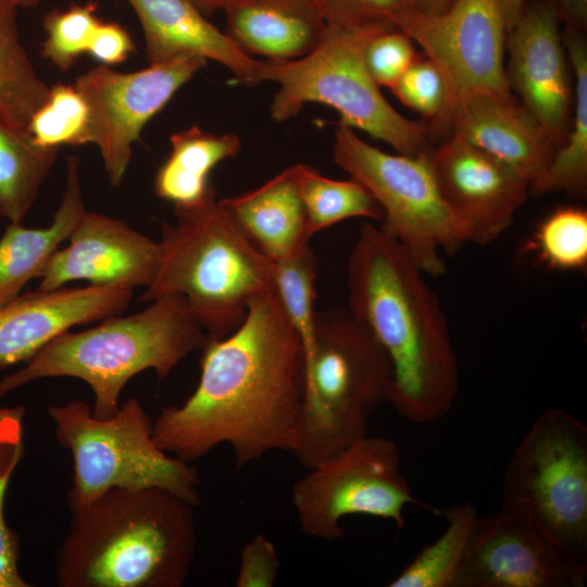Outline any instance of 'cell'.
<instances>
[{
  "instance_id": "obj_1",
  "label": "cell",
  "mask_w": 587,
  "mask_h": 587,
  "mask_svg": "<svg viewBox=\"0 0 587 587\" xmlns=\"http://www.w3.org/2000/svg\"><path fill=\"white\" fill-rule=\"evenodd\" d=\"M197 388L153 421L157 445L192 462L229 446L240 470L283 450L291 452L304 395L300 338L275 290L253 297L232 333L208 338Z\"/></svg>"
},
{
  "instance_id": "obj_2",
  "label": "cell",
  "mask_w": 587,
  "mask_h": 587,
  "mask_svg": "<svg viewBox=\"0 0 587 587\" xmlns=\"http://www.w3.org/2000/svg\"><path fill=\"white\" fill-rule=\"evenodd\" d=\"M424 276L380 226L361 227L347 265V309L387 357V403L417 424L444 417L459 392L448 322Z\"/></svg>"
},
{
  "instance_id": "obj_3",
  "label": "cell",
  "mask_w": 587,
  "mask_h": 587,
  "mask_svg": "<svg viewBox=\"0 0 587 587\" xmlns=\"http://www.w3.org/2000/svg\"><path fill=\"white\" fill-rule=\"evenodd\" d=\"M193 505L158 487L114 488L72 513L60 587H182L197 551Z\"/></svg>"
},
{
  "instance_id": "obj_4",
  "label": "cell",
  "mask_w": 587,
  "mask_h": 587,
  "mask_svg": "<svg viewBox=\"0 0 587 587\" xmlns=\"http://www.w3.org/2000/svg\"><path fill=\"white\" fill-rule=\"evenodd\" d=\"M208 338L183 296H163L136 314L112 315L89 329L58 335L0 379V397L36 379L75 377L95 395L92 414L109 417L132 377L153 370L160 380L166 378Z\"/></svg>"
},
{
  "instance_id": "obj_5",
  "label": "cell",
  "mask_w": 587,
  "mask_h": 587,
  "mask_svg": "<svg viewBox=\"0 0 587 587\" xmlns=\"http://www.w3.org/2000/svg\"><path fill=\"white\" fill-rule=\"evenodd\" d=\"M162 224L161 259L139 300L185 298L209 338H220L243 321L250 300L275 290V264L240 230L215 191L202 203L175 209Z\"/></svg>"
},
{
  "instance_id": "obj_6",
  "label": "cell",
  "mask_w": 587,
  "mask_h": 587,
  "mask_svg": "<svg viewBox=\"0 0 587 587\" xmlns=\"http://www.w3.org/2000/svg\"><path fill=\"white\" fill-rule=\"evenodd\" d=\"M389 382L386 354L348 309L316 313L290 453L309 470L366 435L371 414L387 402Z\"/></svg>"
},
{
  "instance_id": "obj_7",
  "label": "cell",
  "mask_w": 587,
  "mask_h": 587,
  "mask_svg": "<svg viewBox=\"0 0 587 587\" xmlns=\"http://www.w3.org/2000/svg\"><path fill=\"white\" fill-rule=\"evenodd\" d=\"M389 25H327L320 43L307 55L290 61L265 60L263 82L278 90L270 105L276 122L298 115L310 102L336 110L338 125L360 129L389 145L397 153L417 155L425 151L428 128L412 121L386 100L364 60L367 42Z\"/></svg>"
},
{
  "instance_id": "obj_8",
  "label": "cell",
  "mask_w": 587,
  "mask_h": 587,
  "mask_svg": "<svg viewBox=\"0 0 587 587\" xmlns=\"http://www.w3.org/2000/svg\"><path fill=\"white\" fill-rule=\"evenodd\" d=\"M48 414L55 438L73 459L67 503L80 511L110 489H166L193 507L200 502L198 471L162 450L154 441L153 421L136 398L109 417H98L82 400L52 405Z\"/></svg>"
},
{
  "instance_id": "obj_9",
  "label": "cell",
  "mask_w": 587,
  "mask_h": 587,
  "mask_svg": "<svg viewBox=\"0 0 587 587\" xmlns=\"http://www.w3.org/2000/svg\"><path fill=\"white\" fill-rule=\"evenodd\" d=\"M501 504L587 566V426L560 408L537 416L508 462Z\"/></svg>"
},
{
  "instance_id": "obj_10",
  "label": "cell",
  "mask_w": 587,
  "mask_h": 587,
  "mask_svg": "<svg viewBox=\"0 0 587 587\" xmlns=\"http://www.w3.org/2000/svg\"><path fill=\"white\" fill-rule=\"evenodd\" d=\"M333 157L377 200L384 213L380 227L416 266L428 276L445 274L441 253L459 249L466 238L444 199L428 151L417 155L387 153L362 140L353 129L338 125Z\"/></svg>"
},
{
  "instance_id": "obj_11",
  "label": "cell",
  "mask_w": 587,
  "mask_h": 587,
  "mask_svg": "<svg viewBox=\"0 0 587 587\" xmlns=\"http://www.w3.org/2000/svg\"><path fill=\"white\" fill-rule=\"evenodd\" d=\"M291 503L303 535L336 541L347 516L377 517L402 529L405 507L420 502L402 474L397 442L366 434L298 478Z\"/></svg>"
},
{
  "instance_id": "obj_12",
  "label": "cell",
  "mask_w": 587,
  "mask_h": 587,
  "mask_svg": "<svg viewBox=\"0 0 587 587\" xmlns=\"http://www.w3.org/2000/svg\"><path fill=\"white\" fill-rule=\"evenodd\" d=\"M398 29L416 42L441 73L447 109L472 93L514 99L505 74L508 29L496 0H454L438 14L411 9Z\"/></svg>"
},
{
  "instance_id": "obj_13",
  "label": "cell",
  "mask_w": 587,
  "mask_h": 587,
  "mask_svg": "<svg viewBox=\"0 0 587 587\" xmlns=\"http://www.w3.org/2000/svg\"><path fill=\"white\" fill-rule=\"evenodd\" d=\"M207 60L186 55L129 73L96 66L76 78L89 111L88 143L96 145L112 186L123 180L133 143L158 114L204 65Z\"/></svg>"
},
{
  "instance_id": "obj_14",
  "label": "cell",
  "mask_w": 587,
  "mask_h": 587,
  "mask_svg": "<svg viewBox=\"0 0 587 587\" xmlns=\"http://www.w3.org/2000/svg\"><path fill=\"white\" fill-rule=\"evenodd\" d=\"M586 578L587 566L501 504L498 513L478 517L453 587H583Z\"/></svg>"
},
{
  "instance_id": "obj_15",
  "label": "cell",
  "mask_w": 587,
  "mask_h": 587,
  "mask_svg": "<svg viewBox=\"0 0 587 587\" xmlns=\"http://www.w3.org/2000/svg\"><path fill=\"white\" fill-rule=\"evenodd\" d=\"M560 24L550 0H535L525 4L505 42L509 88L520 96L555 149L566 137L573 109L570 62Z\"/></svg>"
},
{
  "instance_id": "obj_16",
  "label": "cell",
  "mask_w": 587,
  "mask_h": 587,
  "mask_svg": "<svg viewBox=\"0 0 587 587\" xmlns=\"http://www.w3.org/2000/svg\"><path fill=\"white\" fill-rule=\"evenodd\" d=\"M428 155L466 242L486 246L499 238L530 193L529 184L511 166L455 137H447Z\"/></svg>"
},
{
  "instance_id": "obj_17",
  "label": "cell",
  "mask_w": 587,
  "mask_h": 587,
  "mask_svg": "<svg viewBox=\"0 0 587 587\" xmlns=\"http://www.w3.org/2000/svg\"><path fill=\"white\" fill-rule=\"evenodd\" d=\"M49 262L37 290L62 288L73 280L134 289L148 287L161 259V245L125 222L86 212Z\"/></svg>"
},
{
  "instance_id": "obj_18",
  "label": "cell",
  "mask_w": 587,
  "mask_h": 587,
  "mask_svg": "<svg viewBox=\"0 0 587 587\" xmlns=\"http://www.w3.org/2000/svg\"><path fill=\"white\" fill-rule=\"evenodd\" d=\"M132 298L130 288L96 285L20 295L0 307V369L26 362L76 325L122 313Z\"/></svg>"
},
{
  "instance_id": "obj_19",
  "label": "cell",
  "mask_w": 587,
  "mask_h": 587,
  "mask_svg": "<svg viewBox=\"0 0 587 587\" xmlns=\"http://www.w3.org/2000/svg\"><path fill=\"white\" fill-rule=\"evenodd\" d=\"M501 160L529 187L537 182L555 151L545 129L514 99L472 93L455 100L433 126Z\"/></svg>"
},
{
  "instance_id": "obj_20",
  "label": "cell",
  "mask_w": 587,
  "mask_h": 587,
  "mask_svg": "<svg viewBox=\"0 0 587 587\" xmlns=\"http://www.w3.org/2000/svg\"><path fill=\"white\" fill-rule=\"evenodd\" d=\"M138 16L149 64L192 55L229 70L240 84L263 82L264 60L246 53L188 0H127Z\"/></svg>"
},
{
  "instance_id": "obj_21",
  "label": "cell",
  "mask_w": 587,
  "mask_h": 587,
  "mask_svg": "<svg viewBox=\"0 0 587 587\" xmlns=\"http://www.w3.org/2000/svg\"><path fill=\"white\" fill-rule=\"evenodd\" d=\"M246 237L277 262L309 247L311 234L298 182V164L257 189L220 200Z\"/></svg>"
},
{
  "instance_id": "obj_22",
  "label": "cell",
  "mask_w": 587,
  "mask_h": 587,
  "mask_svg": "<svg viewBox=\"0 0 587 587\" xmlns=\"http://www.w3.org/2000/svg\"><path fill=\"white\" fill-rule=\"evenodd\" d=\"M225 14V33L239 48L273 61L307 55L326 28L314 0H251Z\"/></svg>"
},
{
  "instance_id": "obj_23",
  "label": "cell",
  "mask_w": 587,
  "mask_h": 587,
  "mask_svg": "<svg viewBox=\"0 0 587 587\" xmlns=\"http://www.w3.org/2000/svg\"><path fill=\"white\" fill-rule=\"evenodd\" d=\"M78 170V158L68 157L64 192L49 226L27 228L21 222L7 226L0 238V307L18 297L29 280L42 276L59 246L87 212Z\"/></svg>"
},
{
  "instance_id": "obj_24",
  "label": "cell",
  "mask_w": 587,
  "mask_h": 587,
  "mask_svg": "<svg viewBox=\"0 0 587 587\" xmlns=\"http://www.w3.org/2000/svg\"><path fill=\"white\" fill-rule=\"evenodd\" d=\"M170 141L171 152L159 167L153 187L175 209L196 207L214 192L210 173L241 148L237 135L209 133L198 126L172 134Z\"/></svg>"
},
{
  "instance_id": "obj_25",
  "label": "cell",
  "mask_w": 587,
  "mask_h": 587,
  "mask_svg": "<svg viewBox=\"0 0 587 587\" xmlns=\"http://www.w3.org/2000/svg\"><path fill=\"white\" fill-rule=\"evenodd\" d=\"M584 30L565 27L562 40L573 70L572 118L563 143L542 176L529 187L539 196L566 191L583 196L587 188V46Z\"/></svg>"
},
{
  "instance_id": "obj_26",
  "label": "cell",
  "mask_w": 587,
  "mask_h": 587,
  "mask_svg": "<svg viewBox=\"0 0 587 587\" xmlns=\"http://www.w3.org/2000/svg\"><path fill=\"white\" fill-rule=\"evenodd\" d=\"M59 153L0 118V215L22 222Z\"/></svg>"
},
{
  "instance_id": "obj_27",
  "label": "cell",
  "mask_w": 587,
  "mask_h": 587,
  "mask_svg": "<svg viewBox=\"0 0 587 587\" xmlns=\"http://www.w3.org/2000/svg\"><path fill=\"white\" fill-rule=\"evenodd\" d=\"M17 7L0 0V118L27 132L50 87L38 76L20 41Z\"/></svg>"
},
{
  "instance_id": "obj_28",
  "label": "cell",
  "mask_w": 587,
  "mask_h": 587,
  "mask_svg": "<svg viewBox=\"0 0 587 587\" xmlns=\"http://www.w3.org/2000/svg\"><path fill=\"white\" fill-rule=\"evenodd\" d=\"M447 527L392 579L389 587H453L478 520L472 502L445 511Z\"/></svg>"
},
{
  "instance_id": "obj_29",
  "label": "cell",
  "mask_w": 587,
  "mask_h": 587,
  "mask_svg": "<svg viewBox=\"0 0 587 587\" xmlns=\"http://www.w3.org/2000/svg\"><path fill=\"white\" fill-rule=\"evenodd\" d=\"M298 182L311 236L344 220L366 217L383 222L384 213L373 195L350 177L338 180L298 164Z\"/></svg>"
},
{
  "instance_id": "obj_30",
  "label": "cell",
  "mask_w": 587,
  "mask_h": 587,
  "mask_svg": "<svg viewBox=\"0 0 587 587\" xmlns=\"http://www.w3.org/2000/svg\"><path fill=\"white\" fill-rule=\"evenodd\" d=\"M89 111L74 85L50 87L45 102L34 112L27 132L45 148L88 143Z\"/></svg>"
},
{
  "instance_id": "obj_31",
  "label": "cell",
  "mask_w": 587,
  "mask_h": 587,
  "mask_svg": "<svg viewBox=\"0 0 587 587\" xmlns=\"http://www.w3.org/2000/svg\"><path fill=\"white\" fill-rule=\"evenodd\" d=\"M24 407L0 408V587L30 586L18 571V538L4 516L9 482L24 453Z\"/></svg>"
},
{
  "instance_id": "obj_32",
  "label": "cell",
  "mask_w": 587,
  "mask_h": 587,
  "mask_svg": "<svg viewBox=\"0 0 587 587\" xmlns=\"http://www.w3.org/2000/svg\"><path fill=\"white\" fill-rule=\"evenodd\" d=\"M530 245L540 262L549 268H584L587 264L586 210L576 207L557 209L538 225Z\"/></svg>"
},
{
  "instance_id": "obj_33",
  "label": "cell",
  "mask_w": 587,
  "mask_h": 587,
  "mask_svg": "<svg viewBox=\"0 0 587 587\" xmlns=\"http://www.w3.org/2000/svg\"><path fill=\"white\" fill-rule=\"evenodd\" d=\"M92 2L73 3L67 9H53L45 15L46 38L41 54L62 71L70 70L83 53H87L93 34L102 20Z\"/></svg>"
},
{
  "instance_id": "obj_34",
  "label": "cell",
  "mask_w": 587,
  "mask_h": 587,
  "mask_svg": "<svg viewBox=\"0 0 587 587\" xmlns=\"http://www.w3.org/2000/svg\"><path fill=\"white\" fill-rule=\"evenodd\" d=\"M402 104L430 121L434 126L448 107L445 79L425 55L419 57L390 88Z\"/></svg>"
},
{
  "instance_id": "obj_35",
  "label": "cell",
  "mask_w": 587,
  "mask_h": 587,
  "mask_svg": "<svg viewBox=\"0 0 587 587\" xmlns=\"http://www.w3.org/2000/svg\"><path fill=\"white\" fill-rule=\"evenodd\" d=\"M417 58L413 40L402 30L390 28L375 35L366 45L364 60L379 87L391 88Z\"/></svg>"
},
{
  "instance_id": "obj_36",
  "label": "cell",
  "mask_w": 587,
  "mask_h": 587,
  "mask_svg": "<svg viewBox=\"0 0 587 587\" xmlns=\"http://www.w3.org/2000/svg\"><path fill=\"white\" fill-rule=\"evenodd\" d=\"M327 25H389L398 28L408 0H314Z\"/></svg>"
},
{
  "instance_id": "obj_37",
  "label": "cell",
  "mask_w": 587,
  "mask_h": 587,
  "mask_svg": "<svg viewBox=\"0 0 587 587\" xmlns=\"http://www.w3.org/2000/svg\"><path fill=\"white\" fill-rule=\"evenodd\" d=\"M280 569V559L274 542L262 534L247 541L239 555L236 587H272Z\"/></svg>"
},
{
  "instance_id": "obj_38",
  "label": "cell",
  "mask_w": 587,
  "mask_h": 587,
  "mask_svg": "<svg viewBox=\"0 0 587 587\" xmlns=\"http://www.w3.org/2000/svg\"><path fill=\"white\" fill-rule=\"evenodd\" d=\"M134 51L135 45L127 29L118 23L101 21L87 53L109 66L124 62Z\"/></svg>"
},
{
  "instance_id": "obj_39",
  "label": "cell",
  "mask_w": 587,
  "mask_h": 587,
  "mask_svg": "<svg viewBox=\"0 0 587 587\" xmlns=\"http://www.w3.org/2000/svg\"><path fill=\"white\" fill-rule=\"evenodd\" d=\"M565 27L585 30L587 26V0H550Z\"/></svg>"
},
{
  "instance_id": "obj_40",
  "label": "cell",
  "mask_w": 587,
  "mask_h": 587,
  "mask_svg": "<svg viewBox=\"0 0 587 587\" xmlns=\"http://www.w3.org/2000/svg\"><path fill=\"white\" fill-rule=\"evenodd\" d=\"M205 16L218 11L226 12L230 8L242 4L251 0H188Z\"/></svg>"
},
{
  "instance_id": "obj_41",
  "label": "cell",
  "mask_w": 587,
  "mask_h": 587,
  "mask_svg": "<svg viewBox=\"0 0 587 587\" xmlns=\"http://www.w3.org/2000/svg\"><path fill=\"white\" fill-rule=\"evenodd\" d=\"M501 13L503 15L508 32L515 24L517 18L521 16L524 7L526 4L525 0H496Z\"/></svg>"
},
{
  "instance_id": "obj_42",
  "label": "cell",
  "mask_w": 587,
  "mask_h": 587,
  "mask_svg": "<svg viewBox=\"0 0 587 587\" xmlns=\"http://www.w3.org/2000/svg\"><path fill=\"white\" fill-rule=\"evenodd\" d=\"M412 10L425 14H438L446 11L454 0H408Z\"/></svg>"
},
{
  "instance_id": "obj_43",
  "label": "cell",
  "mask_w": 587,
  "mask_h": 587,
  "mask_svg": "<svg viewBox=\"0 0 587 587\" xmlns=\"http://www.w3.org/2000/svg\"><path fill=\"white\" fill-rule=\"evenodd\" d=\"M17 8H32L36 7L40 0H8Z\"/></svg>"
}]
</instances>
